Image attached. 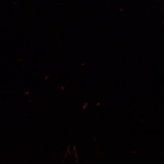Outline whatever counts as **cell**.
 Segmentation results:
<instances>
[]
</instances>
